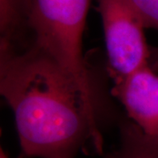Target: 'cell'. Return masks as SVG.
<instances>
[{"label":"cell","mask_w":158,"mask_h":158,"mask_svg":"<svg viewBox=\"0 0 158 158\" xmlns=\"http://www.w3.org/2000/svg\"><path fill=\"white\" fill-rule=\"evenodd\" d=\"M0 158H9V156L6 155V153L5 152V150L2 148L0 149Z\"/></svg>","instance_id":"9c48e42d"},{"label":"cell","mask_w":158,"mask_h":158,"mask_svg":"<svg viewBox=\"0 0 158 158\" xmlns=\"http://www.w3.org/2000/svg\"><path fill=\"white\" fill-rule=\"evenodd\" d=\"M113 93L132 121L145 135L158 139V73L150 65L115 83Z\"/></svg>","instance_id":"277c9868"},{"label":"cell","mask_w":158,"mask_h":158,"mask_svg":"<svg viewBox=\"0 0 158 158\" xmlns=\"http://www.w3.org/2000/svg\"><path fill=\"white\" fill-rule=\"evenodd\" d=\"M107 56L114 84L149 65L144 26L128 0H98Z\"/></svg>","instance_id":"3957f363"},{"label":"cell","mask_w":158,"mask_h":158,"mask_svg":"<svg viewBox=\"0 0 158 158\" xmlns=\"http://www.w3.org/2000/svg\"><path fill=\"white\" fill-rule=\"evenodd\" d=\"M0 90L25 156L74 158L88 145L103 154L101 105L41 48L0 54Z\"/></svg>","instance_id":"6da1fadb"},{"label":"cell","mask_w":158,"mask_h":158,"mask_svg":"<svg viewBox=\"0 0 158 158\" xmlns=\"http://www.w3.org/2000/svg\"><path fill=\"white\" fill-rule=\"evenodd\" d=\"M91 0H29V46L53 57L90 98L98 90L86 64L82 40Z\"/></svg>","instance_id":"7a4b0ae2"},{"label":"cell","mask_w":158,"mask_h":158,"mask_svg":"<svg viewBox=\"0 0 158 158\" xmlns=\"http://www.w3.org/2000/svg\"><path fill=\"white\" fill-rule=\"evenodd\" d=\"M29 46V0H0V53Z\"/></svg>","instance_id":"5b68a950"},{"label":"cell","mask_w":158,"mask_h":158,"mask_svg":"<svg viewBox=\"0 0 158 158\" xmlns=\"http://www.w3.org/2000/svg\"><path fill=\"white\" fill-rule=\"evenodd\" d=\"M145 28L158 31V0H128Z\"/></svg>","instance_id":"52a82bcc"},{"label":"cell","mask_w":158,"mask_h":158,"mask_svg":"<svg viewBox=\"0 0 158 158\" xmlns=\"http://www.w3.org/2000/svg\"><path fill=\"white\" fill-rule=\"evenodd\" d=\"M120 144L105 158H158V139L145 135L133 121L119 125Z\"/></svg>","instance_id":"8992f818"},{"label":"cell","mask_w":158,"mask_h":158,"mask_svg":"<svg viewBox=\"0 0 158 158\" xmlns=\"http://www.w3.org/2000/svg\"><path fill=\"white\" fill-rule=\"evenodd\" d=\"M149 65L156 73H158V48L150 49Z\"/></svg>","instance_id":"ba28073f"}]
</instances>
